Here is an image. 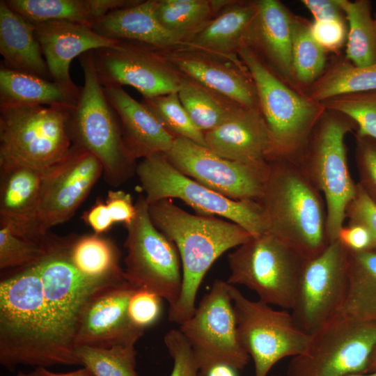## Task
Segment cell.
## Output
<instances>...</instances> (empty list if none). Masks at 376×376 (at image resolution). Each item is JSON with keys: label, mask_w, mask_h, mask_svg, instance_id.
<instances>
[{"label": "cell", "mask_w": 376, "mask_h": 376, "mask_svg": "<svg viewBox=\"0 0 376 376\" xmlns=\"http://www.w3.org/2000/svg\"><path fill=\"white\" fill-rule=\"evenodd\" d=\"M0 54L7 68L53 81L34 24L0 1Z\"/></svg>", "instance_id": "obj_28"}, {"label": "cell", "mask_w": 376, "mask_h": 376, "mask_svg": "<svg viewBox=\"0 0 376 376\" xmlns=\"http://www.w3.org/2000/svg\"><path fill=\"white\" fill-rule=\"evenodd\" d=\"M355 161L359 184L376 203V140L355 135Z\"/></svg>", "instance_id": "obj_42"}, {"label": "cell", "mask_w": 376, "mask_h": 376, "mask_svg": "<svg viewBox=\"0 0 376 376\" xmlns=\"http://www.w3.org/2000/svg\"><path fill=\"white\" fill-rule=\"evenodd\" d=\"M269 164L258 201L265 213L268 232L306 260L311 259L329 244L324 198L297 161L275 159Z\"/></svg>", "instance_id": "obj_2"}, {"label": "cell", "mask_w": 376, "mask_h": 376, "mask_svg": "<svg viewBox=\"0 0 376 376\" xmlns=\"http://www.w3.org/2000/svg\"><path fill=\"white\" fill-rule=\"evenodd\" d=\"M136 173L148 205L175 198L198 214L224 217L253 236L268 232L265 213L258 201L233 200L203 185L178 171L165 154L143 158L136 165Z\"/></svg>", "instance_id": "obj_9"}, {"label": "cell", "mask_w": 376, "mask_h": 376, "mask_svg": "<svg viewBox=\"0 0 376 376\" xmlns=\"http://www.w3.org/2000/svg\"><path fill=\"white\" fill-rule=\"evenodd\" d=\"M135 207V217L126 226L125 279L135 290L155 293L171 307L178 301L182 287L178 251L154 226L144 195H139Z\"/></svg>", "instance_id": "obj_12"}, {"label": "cell", "mask_w": 376, "mask_h": 376, "mask_svg": "<svg viewBox=\"0 0 376 376\" xmlns=\"http://www.w3.org/2000/svg\"><path fill=\"white\" fill-rule=\"evenodd\" d=\"M141 102L175 138H185L206 147L204 133L191 119L178 93L143 97Z\"/></svg>", "instance_id": "obj_39"}, {"label": "cell", "mask_w": 376, "mask_h": 376, "mask_svg": "<svg viewBox=\"0 0 376 376\" xmlns=\"http://www.w3.org/2000/svg\"><path fill=\"white\" fill-rule=\"evenodd\" d=\"M270 376H281V375H270Z\"/></svg>", "instance_id": "obj_57"}, {"label": "cell", "mask_w": 376, "mask_h": 376, "mask_svg": "<svg viewBox=\"0 0 376 376\" xmlns=\"http://www.w3.org/2000/svg\"><path fill=\"white\" fill-rule=\"evenodd\" d=\"M51 237L35 241L0 225V269H22L38 263L46 255Z\"/></svg>", "instance_id": "obj_41"}, {"label": "cell", "mask_w": 376, "mask_h": 376, "mask_svg": "<svg viewBox=\"0 0 376 376\" xmlns=\"http://www.w3.org/2000/svg\"><path fill=\"white\" fill-rule=\"evenodd\" d=\"M311 22L294 14L292 19V73L295 88L305 91L327 67V52L314 39Z\"/></svg>", "instance_id": "obj_36"}, {"label": "cell", "mask_w": 376, "mask_h": 376, "mask_svg": "<svg viewBox=\"0 0 376 376\" xmlns=\"http://www.w3.org/2000/svg\"><path fill=\"white\" fill-rule=\"evenodd\" d=\"M258 10V0L233 1L184 45L228 58H238Z\"/></svg>", "instance_id": "obj_27"}, {"label": "cell", "mask_w": 376, "mask_h": 376, "mask_svg": "<svg viewBox=\"0 0 376 376\" xmlns=\"http://www.w3.org/2000/svg\"><path fill=\"white\" fill-rule=\"evenodd\" d=\"M136 290L126 281L97 292L81 314L75 346L134 345L144 334V329L135 326L128 314L129 303Z\"/></svg>", "instance_id": "obj_20"}, {"label": "cell", "mask_w": 376, "mask_h": 376, "mask_svg": "<svg viewBox=\"0 0 376 376\" xmlns=\"http://www.w3.org/2000/svg\"><path fill=\"white\" fill-rule=\"evenodd\" d=\"M157 50L180 76L243 107H260L253 77L239 57L228 58L185 45Z\"/></svg>", "instance_id": "obj_19"}, {"label": "cell", "mask_w": 376, "mask_h": 376, "mask_svg": "<svg viewBox=\"0 0 376 376\" xmlns=\"http://www.w3.org/2000/svg\"><path fill=\"white\" fill-rule=\"evenodd\" d=\"M51 238L46 255L37 263L45 312L61 364L81 365L75 354V336L84 307L100 290L127 281L82 274L70 260V238Z\"/></svg>", "instance_id": "obj_4"}, {"label": "cell", "mask_w": 376, "mask_h": 376, "mask_svg": "<svg viewBox=\"0 0 376 376\" xmlns=\"http://www.w3.org/2000/svg\"><path fill=\"white\" fill-rule=\"evenodd\" d=\"M69 256L75 267L93 278L125 279L120 252L109 239L93 234L70 238Z\"/></svg>", "instance_id": "obj_34"}, {"label": "cell", "mask_w": 376, "mask_h": 376, "mask_svg": "<svg viewBox=\"0 0 376 376\" xmlns=\"http://www.w3.org/2000/svg\"><path fill=\"white\" fill-rule=\"evenodd\" d=\"M105 204L113 223L130 224L136 214L135 204L130 194L121 190H109Z\"/></svg>", "instance_id": "obj_47"}, {"label": "cell", "mask_w": 376, "mask_h": 376, "mask_svg": "<svg viewBox=\"0 0 376 376\" xmlns=\"http://www.w3.org/2000/svg\"><path fill=\"white\" fill-rule=\"evenodd\" d=\"M306 260L288 244L267 232L252 236L228 255L227 283L244 285L259 300L290 311Z\"/></svg>", "instance_id": "obj_10"}, {"label": "cell", "mask_w": 376, "mask_h": 376, "mask_svg": "<svg viewBox=\"0 0 376 376\" xmlns=\"http://www.w3.org/2000/svg\"><path fill=\"white\" fill-rule=\"evenodd\" d=\"M228 285L227 281L216 279L193 315L178 329L191 347L200 376H206L220 363L242 370L250 360L237 339Z\"/></svg>", "instance_id": "obj_13"}, {"label": "cell", "mask_w": 376, "mask_h": 376, "mask_svg": "<svg viewBox=\"0 0 376 376\" xmlns=\"http://www.w3.org/2000/svg\"><path fill=\"white\" fill-rule=\"evenodd\" d=\"M84 82L68 128L72 145L94 155L100 162L107 183L117 187L136 172L135 159L129 152L116 112L97 77L93 52L79 56Z\"/></svg>", "instance_id": "obj_5"}, {"label": "cell", "mask_w": 376, "mask_h": 376, "mask_svg": "<svg viewBox=\"0 0 376 376\" xmlns=\"http://www.w3.org/2000/svg\"><path fill=\"white\" fill-rule=\"evenodd\" d=\"M337 240L347 250L352 251L374 249L373 241L368 230L363 226L356 224H344L338 234Z\"/></svg>", "instance_id": "obj_48"}, {"label": "cell", "mask_w": 376, "mask_h": 376, "mask_svg": "<svg viewBox=\"0 0 376 376\" xmlns=\"http://www.w3.org/2000/svg\"><path fill=\"white\" fill-rule=\"evenodd\" d=\"M301 2L312 14L314 21L345 19L338 0H301Z\"/></svg>", "instance_id": "obj_49"}, {"label": "cell", "mask_w": 376, "mask_h": 376, "mask_svg": "<svg viewBox=\"0 0 376 376\" xmlns=\"http://www.w3.org/2000/svg\"><path fill=\"white\" fill-rule=\"evenodd\" d=\"M102 173L94 155L72 145L61 160L44 171L38 214L42 233L70 219Z\"/></svg>", "instance_id": "obj_18"}, {"label": "cell", "mask_w": 376, "mask_h": 376, "mask_svg": "<svg viewBox=\"0 0 376 376\" xmlns=\"http://www.w3.org/2000/svg\"><path fill=\"white\" fill-rule=\"evenodd\" d=\"M228 290L237 339L253 360L254 376H267L281 359L307 351L313 336L296 325L290 311L274 309L259 299H249L233 285L229 284Z\"/></svg>", "instance_id": "obj_11"}, {"label": "cell", "mask_w": 376, "mask_h": 376, "mask_svg": "<svg viewBox=\"0 0 376 376\" xmlns=\"http://www.w3.org/2000/svg\"><path fill=\"white\" fill-rule=\"evenodd\" d=\"M348 224H356L365 227L370 233L376 249V203L357 183V191L345 211Z\"/></svg>", "instance_id": "obj_46"}, {"label": "cell", "mask_w": 376, "mask_h": 376, "mask_svg": "<svg viewBox=\"0 0 376 376\" xmlns=\"http://www.w3.org/2000/svg\"><path fill=\"white\" fill-rule=\"evenodd\" d=\"M347 376H376V370L372 373L352 374Z\"/></svg>", "instance_id": "obj_54"}, {"label": "cell", "mask_w": 376, "mask_h": 376, "mask_svg": "<svg viewBox=\"0 0 376 376\" xmlns=\"http://www.w3.org/2000/svg\"><path fill=\"white\" fill-rule=\"evenodd\" d=\"M375 370H376V347L371 355L367 373H372Z\"/></svg>", "instance_id": "obj_53"}, {"label": "cell", "mask_w": 376, "mask_h": 376, "mask_svg": "<svg viewBox=\"0 0 376 376\" xmlns=\"http://www.w3.org/2000/svg\"><path fill=\"white\" fill-rule=\"evenodd\" d=\"M348 25L345 58L357 66L376 63V22L370 0H338Z\"/></svg>", "instance_id": "obj_35"}, {"label": "cell", "mask_w": 376, "mask_h": 376, "mask_svg": "<svg viewBox=\"0 0 376 376\" xmlns=\"http://www.w3.org/2000/svg\"><path fill=\"white\" fill-rule=\"evenodd\" d=\"M15 376H28V375L26 374V373H22V372H19V373H18L16 375H15Z\"/></svg>", "instance_id": "obj_55"}, {"label": "cell", "mask_w": 376, "mask_h": 376, "mask_svg": "<svg viewBox=\"0 0 376 376\" xmlns=\"http://www.w3.org/2000/svg\"><path fill=\"white\" fill-rule=\"evenodd\" d=\"M78 97L54 81L10 69L1 63L0 108L40 105L71 111Z\"/></svg>", "instance_id": "obj_31"}, {"label": "cell", "mask_w": 376, "mask_h": 376, "mask_svg": "<svg viewBox=\"0 0 376 376\" xmlns=\"http://www.w3.org/2000/svg\"><path fill=\"white\" fill-rule=\"evenodd\" d=\"M347 274L345 296L332 318L376 322V249L348 250Z\"/></svg>", "instance_id": "obj_29"}, {"label": "cell", "mask_w": 376, "mask_h": 376, "mask_svg": "<svg viewBox=\"0 0 376 376\" xmlns=\"http://www.w3.org/2000/svg\"><path fill=\"white\" fill-rule=\"evenodd\" d=\"M1 168L0 225L35 241L46 239L38 221L43 171L25 166Z\"/></svg>", "instance_id": "obj_24"}, {"label": "cell", "mask_w": 376, "mask_h": 376, "mask_svg": "<svg viewBox=\"0 0 376 376\" xmlns=\"http://www.w3.org/2000/svg\"><path fill=\"white\" fill-rule=\"evenodd\" d=\"M33 24L36 37L52 80L77 97L81 88L71 79L72 61L85 52L112 47L119 41L101 36L86 26L68 21L52 20Z\"/></svg>", "instance_id": "obj_21"}, {"label": "cell", "mask_w": 376, "mask_h": 376, "mask_svg": "<svg viewBox=\"0 0 376 376\" xmlns=\"http://www.w3.org/2000/svg\"><path fill=\"white\" fill-rule=\"evenodd\" d=\"M237 54L253 77L271 134L269 162L297 161L326 109L283 81L249 47H242Z\"/></svg>", "instance_id": "obj_6"}, {"label": "cell", "mask_w": 376, "mask_h": 376, "mask_svg": "<svg viewBox=\"0 0 376 376\" xmlns=\"http://www.w3.org/2000/svg\"><path fill=\"white\" fill-rule=\"evenodd\" d=\"M347 258L348 250L336 240L305 261L290 311L296 325L306 333H315L340 307L347 285Z\"/></svg>", "instance_id": "obj_15"}, {"label": "cell", "mask_w": 376, "mask_h": 376, "mask_svg": "<svg viewBox=\"0 0 376 376\" xmlns=\"http://www.w3.org/2000/svg\"><path fill=\"white\" fill-rule=\"evenodd\" d=\"M0 363L9 370L18 366L61 365L37 263L0 282Z\"/></svg>", "instance_id": "obj_3"}, {"label": "cell", "mask_w": 376, "mask_h": 376, "mask_svg": "<svg viewBox=\"0 0 376 376\" xmlns=\"http://www.w3.org/2000/svg\"><path fill=\"white\" fill-rule=\"evenodd\" d=\"M164 342L173 360L170 376H200L191 347L179 329L169 330Z\"/></svg>", "instance_id": "obj_43"}, {"label": "cell", "mask_w": 376, "mask_h": 376, "mask_svg": "<svg viewBox=\"0 0 376 376\" xmlns=\"http://www.w3.org/2000/svg\"><path fill=\"white\" fill-rule=\"evenodd\" d=\"M27 375L28 376H94L88 368L84 366L76 370L64 373H54L49 370L47 368L37 367Z\"/></svg>", "instance_id": "obj_51"}, {"label": "cell", "mask_w": 376, "mask_h": 376, "mask_svg": "<svg viewBox=\"0 0 376 376\" xmlns=\"http://www.w3.org/2000/svg\"><path fill=\"white\" fill-rule=\"evenodd\" d=\"M374 19H375V22H376V13H375V15H374Z\"/></svg>", "instance_id": "obj_56"}, {"label": "cell", "mask_w": 376, "mask_h": 376, "mask_svg": "<svg viewBox=\"0 0 376 376\" xmlns=\"http://www.w3.org/2000/svg\"><path fill=\"white\" fill-rule=\"evenodd\" d=\"M311 29L314 39L327 53L339 55L346 45L348 35L346 19L313 21Z\"/></svg>", "instance_id": "obj_45"}, {"label": "cell", "mask_w": 376, "mask_h": 376, "mask_svg": "<svg viewBox=\"0 0 376 376\" xmlns=\"http://www.w3.org/2000/svg\"><path fill=\"white\" fill-rule=\"evenodd\" d=\"M178 94L191 119L203 133L223 125L243 107L182 76Z\"/></svg>", "instance_id": "obj_33"}, {"label": "cell", "mask_w": 376, "mask_h": 376, "mask_svg": "<svg viewBox=\"0 0 376 376\" xmlns=\"http://www.w3.org/2000/svg\"><path fill=\"white\" fill-rule=\"evenodd\" d=\"M373 90H376V63L359 67L339 54L331 59L304 94L321 102L340 94Z\"/></svg>", "instance_id": "obj_32"}, {"label": "cell", "mask_w": 376, "mask_h": 376, "mask_svg": "<svg viewBox=\"0 0 376 376\" xmlns=\"http://www.w3.org/2000/svg\"><path fill=\"white\" fill-rule=\"evenodd\" d=\"M148 212L154 226L175 245L180 257L182 292L168 313L169 320L180 325L193 315L200 285L215 260L253 235L230 221L191 214L172 199L148 205Z\"/></svg>", "instance_id": "obj_1"}, {"label": "cell", "mask_w": 376, "mask_h": 376, "mask_svg": "<svg viewBox=\"0 0 376 376\" xmlns=\"http://www.w3.org/2000/svg\"><path fill=\"white\" fill-rule=\"evenodd\" d=\"M293 16L294 13L279 0H258V10L244 46L295 88L292 73Z\"/></svg>", "instance_id": "obj_23"}, {"label": "cell", "mask_w": 376, "mask_h": 376, "mask_svg": "<svg viewBox=\"0 0 376 376\" xmlns=\"http://www.w3.org/2000/svg\"><path fill=\"white\" fill-rule=\"evenodd\" d=\"M321 103L326 109L352 120L357 125L355 135L376 140V90L340 94Z\"/></svg>", "instance_id": "obj_40"}, {"label": "cell", "mask_w": 376, "mask_h": 376, "mask_svg": "<svg viewBox=\"0 0 376 376\" xmlns=\"http://www.w3.org/2000/svg\"><path fill=\"white\" fill-rule=\"evenodd\" d=\"M165 155L184 175L237 201H259L269 166L258 167L225 159L182 137L175 138Z\"/></svg>", "instance_id": "obj_16"}, {"label": "cell", "mask_w": 376, "mask_h": 376, "mask_svg": "<svg viewBox=\"0 0 376 376\" xmlns=\"http://www.w3.org/2000/svg\"><path fill=\"white\" fill-rule=\"evenodd\" d=\"M80 363L94 376H139L136 370L134 345H116L100 348L77 346Z\"/></svg>", "instance_id": "obj_38"}, {"label": "cell", "mask_w": 376, "mask_h": 376, "mask_svg": "<svg viewBox=\"0 0 376 376\" xmlns=\"http://www.w3.org/2000/svg\"><path fill=\"white\" fill-rule=\"evenodd\" d=\"M92 52L95 71L103 87L130 86L143 97L179 91L181 76L170 68L156 49L119 40L112 47Z\"/></svg>", "instance_id": "obj_17"}, {"label": "cell", "mask_w": 376, "mask_h": 376, "mask_svg": "<svg viewBox=\"0 0 376 376\" xmlns=\"http://www.w3.org/2000/svg\"><path fill=\"white\" fill-rule=\"evenodd\" d=\"M217 13L212 0H156L157 19L185 43Z\"/></svg>", "instance_id": "obj_37"}, {"label": "cell", "mask_w": 376, "mask_h": 376, "mask_svg": "<svg viewBox=\"0 0 376 376\" xmlns=\"http://www.w3.org/2000/svg\"><path fill=\"white\" fill-rule=\"evenodd\" d=\"M204 136L206 147L225 159L258 167L269 166L272 140L260 107H242Z\"/></svg>", "instance_id": "obj_22"}, {"label": "cell", "mask_w": 376, "mask_h": 376, "mask_svg": "<svg viewBox=\"0 0 376 376\" xmlns=\"http://www.w3.org/2000/svg\"><path fill=\"white\" fill-rule=\"evenodd\" d=\"M206 376H237V370L233 367L224 364L214 366L207 373Z\"/></svg>", "instance_id": "obj_52"}, {"label": "cell", "mask_w": 376, "mask_h": 376, "mask_svg": "<svg viewBox=\"0 0 376 376\" xmlns=\"http://www.w3.org/2000/svg\"><path fill=\"white\" fill-rule=\"evenodd\" d=\"M70 111L40 105L0 108V167L44 171L61 160L72 146Z\"/></svg>", "instance_id": "obj_8"}, {"label": "cell", "mask_w": 376, "mask_h": 376, "mask_svg": "<svg viewBox=\"0 0 376 376\" xmlns=\"http://www.w3.org/2000/svg\"><path fill=\"white\" fill-rule=\"evenodd\" d=\"M83 219L95 233L98 235L107 231L113 224L106 204L101 201H97L85 212Z\"/></svg>", "instance_id": "obj_50"}, {"label": "cell", "mask_w": 376, "mask_h": 376, "mask_svg": "<svg viewBox=\"0 0 376 376\" xmlns=\"http://www.w3.org/2000/svg\"><path fill=\"white\" fill-rule=\"evenodd\" d=\"M8 6L32 23L65 20L92 29L108 13L138 0H5Z\"/></svg>", "instance_id": "obj_30"}, {"label": "cell", "mask_w": 376, "mask_h": 376, "mask_svg": "<svg viewBox=\"0 0 376 376\" xmlns=\"http://www.w3.org/2000/svg\"><path fill=\"white\" fill-rule=\"evenodd\" d=\"M307 351L292 357L286 376L366 373L376 347V322L332 318L312 334Z\"/></svg>", "instance_id": "obj_14"}, {"label": "cell", "mask_w": 376, "mask_h": 376, "mask_svg": "<svg viewBox=\"0 0 376 376\" xmlns=\"http://www.w3.org/2000/svg\"><path fill=\"white\" fill-rule=\"evenodd\" d=\"M156 0L139 1L118 8L97 19L92 29L104 37L142 44L156 49H168L184 45L157 19Z\"/></svg>", "instance_id": "obj_26"}, {"label": "cell", "mask_w": 376, "mask_h": 376, "mask_svg": "<svg viewBox=\"0 0 376 376\" xmlns=\"http://www.w3.org/2000/svg\"><path fill=\"white\" fill-rule=\"evenodd\" d=\"M162 299L149 291L136 290L128 306V314L133 324L144 330L155 324L160 318Z\"/></svg>", "instance_id": "obj_44"}, {"label": "cell", "mask_w": 376, "mask_h": 376, "mask_svg": "<svg viewBox=\"0 0 376 376\" xmlns=\"http://www.w3.org/2000/svg\"><path fill=\"white\" fill-rule=\"evenodd\" d=\"M103 88L119 118L125 146L135 160L166 154L171 150L175 138L142 102L132 97L122 86Z\"/></svg>", "instance_id": "obj_25"}, {"label": "cell", "mask_w": 376, "mask_h": 376, "mask_svg": "<svg viewBox=\"0 0 376 376\" xmlns=\"http://www.w3.org/2000/svg\"><path fill=\"white\" fill-rule=\"evenodd\" d=\"M357 130L354 122L326 109L297 162L322 193L327 207L329 243L345 224L346 208L357 191L347 164L346 135Z\"/></svg>", "instance_id": "obj_7"}]
</instances>
